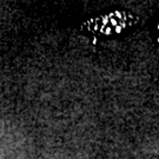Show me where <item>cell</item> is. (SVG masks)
Masks as SVG:
<instances>
[{
	"label": "cell",
	"instance_id": "cell-1",
	"mask_svg": "<svg viewBox=\"0 0 159 159\" xmlns=\"http://www.w3.org/2000/svg\"><path fill=\"white\" fill-rule=\"evenodd\" d=\"M111 24H112L113 26H118V20L114 19V18H111Z\"/></svg>",
	"mask_w": 159,
	"mask_h": 159
},
{
	"label": "cell",
	"instance_id": "cell-3",
	"mask_svg": "<svg viewBox=\"0 0 159 159\" xmlns=\"http://www.w3.org/2000/svg\"><path fill=\"white\" fill-rule=\"evenodd\" d=\"M116 30H117V32H120L121 31V26H116Z\"/></svg>",
	"mask_w": 159,
	"mask_h": 159
},
{
	"label": "cell",
	"instance_id": "cell-2",
	"mask_svg": "<svg viewBox=\"0 0 159 159\" xmlns=\"http://www.w3.org/2000/svg\"><path fill=\"white\" fill-rule=\"evenodd\" d=\"M104 32L106 34H110V32H111V27H105L104 29Z\"/></svg>",
	"mask_w": 159,
	"mask_h": 159
}]
</instances>
